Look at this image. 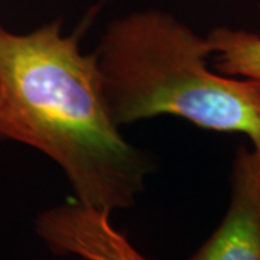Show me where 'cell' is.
I'll use <instances>...</instances> for the list:
<instances>
[{
  "mask_svg": "<svg viewBox=\"0 0 260 260\" xmlns=\"http://www.w3.org/2000/svg\"><path fill=\"white\" fill-rule=\"evenodd\" d=\"M230 182L223 221L188 260H260V148H237Z\"/></svg>",
  "mask_w": 260,
  "mask_h": 260,
  "instance_id": "cell-3",
  "label": "cell"
},
{
  "mask_svg": "<svg viewBox=\"0 0 260 260\" xmlns=\"http://www.w3.org/2000/svg\"><path fill=\"white\" fill-rule=\"evenodd\" d=\"M215 70L224 75L260 83V35L243 29L214 28L208 35Z\"/></svg>",
  "mask_w": 260,
  "mask_h": 260,
  "instance_id": "cell-5",
  "label": "cell"
},
{
  "mask_svg": "<svg viewBox=\"0 0 260 260\" xmlns=\"http://www.w3.org/2000/svg\"><path fill=\"white\" fill-rule=\"evenodd\" d=\"M0 139L44 153L75 201L109 214L136 203L152 169L113 120L95 55L58 20L29 34L0 28Z\"/></svg>",
  "mask_w": 260,
  "mask_h": 260,
  "instance_id": "cell-1",
  "label": "cell"
},
{
  "mask_svg": "<svg viewBox=\"0 0 260 260\" xmlns=\"http://www.w3.org/2000/svg\"><path fill=\"white\" fill-rule=\"evenodd\" d=\"M94 55L119 126L168 114L244 135L260 148V83L211 71L208 38L171 13L140 10L113 20Z\"/></svg>",
  "mask_w": 260,
  "mask_h": 260,
  "instance_id": "cell-2",
  "label": "cell"
},
{
  "mask_svg": "<svg viewBox=\"0 0 260 260\" xmlns=\"http://www.w3.org/2000/svg\"><path fill=\"white\" fill-rule=\"evenodd\" d=\"M109 213L71 201L38 215L37 233L59 256L83 260H150L110 221Z\"/></svg>",
  "mask_w": 260,
  "mask_h": 260,
  "instance_id": "cell-4",
  "label": "cell"
}]
</instances>
